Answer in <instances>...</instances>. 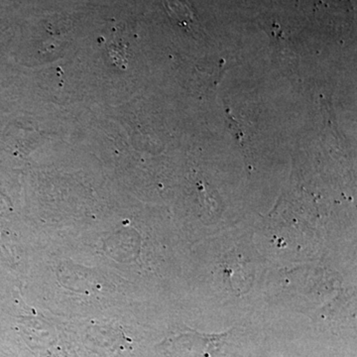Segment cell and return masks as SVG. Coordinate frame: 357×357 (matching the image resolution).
Wrapping results in <instances>:
<instances>
[{"label":"cell","instance_id":"cell-1","mask_svg":"<svg viewBox=\"0 0 357 357\" xmlns=\"http://www.w3.org/2000/svg\"><path fill=\"white\" fill-rule=\"evenodd\" d=\"M164 3L170 17L178 25L191 30L192 26L196 24L194 14L190 10L189 7L182 3L180 0H165Z\"/></svg>","mask_w":357,"mask_h":357}]
</instances>
